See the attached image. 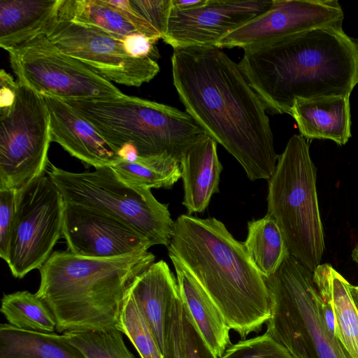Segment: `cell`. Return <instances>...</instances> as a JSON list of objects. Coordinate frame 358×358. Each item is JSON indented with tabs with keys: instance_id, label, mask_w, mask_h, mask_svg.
Instances as JSON below:
<instances>
[{
	"instance_id": "1",
	"label": "cell",
	"mask_w": 358,
	"mask_h": 358,
	"mask_svg": "<svg viewBox=\"0 0 358 358\" xmlns=\"http://www.w3.org/2000/svg\"><path fill=\"white\" fill-rule=\"evenodd\" d=\"M173 85L186 112L241 165L269 180L278 155L266 108L238 64L217 47L174 50Z\"/></svg>"
},
{
	"instance_id": "2",
	"label": "cell",
	"mask_w": 358,
	"mask_h": 358,
	"mask_svg": "<svg viewBox=\"0 0 358 358\" xmlns=\"http://www.w3.org/2000/svg\"><path fill=\"white\" fill-rule=\"evenodd\" d=\"M243 50L238 64L271 114H290L296 99L350 96L358 84V38L342 27Z\"/></svg>"
},
{
	"instance_id": "3",
	"label": "cell",
	"mask_w": 358,
	"mask_h": 358,
	"mask_svg": "<svg viewBox=\"0 0 358 358\" xmlns=\"http://www.w3.org/2000/svg\"><path fill=\"white\" fill-rule=\"evenodd\" d=\"M169 255L178 259L213 300L230 329L245 338L271 317L265 278L243 243L215 217L180 215L174 222Z\"/></svg>"
},
{
	"instance_id": "4",
	"label": "cell",
	"mask_w": 358,
	"mask_h": 358,
	"mask_svg": "<svg viewBox=\"0 0 358 358\" xmlns=\"http://www.w3.org/2000/svg\"><path fill=\"white\" fill-rule=\"evenodd\" d=\"M155 259L148 250L106 259L56 251L39 268L35 294L57 333L114 327L133 282Z\"/></svg>"
},
{
	"instance_id": "5",
	"label": "cell",
	"mask_w": 358,
	"mask_h": 358,
	"mask_svg": "<svg viewBox=\"0 0 358 358\" xmlns=\"http://www.w3.org/2000/svg\"><path fill=\"white\" fill-rule=\"evenodd\" d=\"M64 101L92 124L117 152L130 144L138 157L167 156L179 162L185 148L207 134L187 112L136 96Z\"/></svg>"
},
{
	"instance_id": "6",
	"label": "cell",
	"mask_w": 358,
	"mask_h": 358,
	"mask_svg": "<svg viewBox=\"0 0 358 358\" xmlns=\"http://www.w3.org/2000/svg\"><path fill=\"white\" fill-rule=\"evenodd\" d=\"M316 173L304 137L293 135L278 157L266 198V214L279 226L289 254L311 271L325 248Z\"/></svg>"
},
{
	"instance_id": "7",
	"label": "cell",
	"mask_w": 358,
	"mask_h": 358,
	"mask_svg": "<svg viewBox=\"0 0 358 358\" xmlns=\"http://www.w3.org/2000/svg\"><path fill=\"white\" fill-rule=\"evenodd\" d=\"M264 278L271 306L266 333L292 358H346L326 326L313 271L289 255Z\"/></svg>"
},
{
	"instance_id": "8",
	"label": "cell",
	"mask_w": 358,
	"mask_h": 358,
	"mask_svg": "<svg viewBox=\"0 0 358 358\" xmlns=\"http://www.w3.org/2000/svg\"><path fill=\"white\" fill-rule=\"evenodd\" d=\"M48 175L64 203L109 215L141 234L152 246L169 245L174 222L168 205L157 201L151 189L127 182L110 166L74 173L50 164Z\"/></svg>"
},
{
	"instance_id": "9",
	"label": "cell",
	"mask_w": 358,
	"mask_h": 358,
	"mask_svg": "<svg viewBox=\"0 0 358 358\" xmlns=\"http://www.w3.org/2000/svg\"><path fill=\"white\" fill-rule=\"evenodd\" d=\"M17 83L15 104L0 117V189H18L43 175L52 143L44 96Z\"/></svg>"
},
{
	"instance_id": "10",
	"label": "cell",
	"mask_w": 358,
	"mask_h": 358,
	"mask_svg": "<svg viewBox=\"0 0 358 358\" xmlns=\"http://www.w3.org/2000/svg\"><path fill=\"white\" fill-rule=\"evenodd\" d=\"M17 81L63 100L124 95L113 83L55 47L43 34L6 50Z\"/></svg>"
},
{
	"instance_id": "11",
	"label": "cell",
	"mask_w": 358,
	"mask_h": 358,
	"mask_svg": "<svg viewBox=\"0 0 358 358\" xmlns=\"http://www.w3.org/2000/svg\"><path fill=\"white\" fill-rule=\"evenodd\" d=\"M63 197L49 176L42 175L16 192V206L6 263L22 278L40 268L63 235Z\"/></svg>"
},
{
	"instance_id": "12",
	"label": "cell",
	"mask_w": 358,
	"mask_h": 358,
	"mask_svg": "<svg viewBox=\"0 0 358 358\" xmlns=\"http://www.w3.org/2000/svg\"><path fill=\"white\" fill-rule=\"evenodd\" d=\"M57 11L38 34L107 80L140 87L159 73V66L153 59L131 57L122 41L97 28L71 21Z\"/></svg>"
},
{
	"instance_id": "13",
	"label": "cell",
	"mask_w": 358,
	"mask_h": 358,
	"mask_svg": "<svg viewBox=\"0 0 358 358\" xmlns=\"http://www.w3.org/2000/svg\"><path fill=\"white\" fill-rule=\"evenodd\" d=\"M343 9L337 0H273L271 8L223 36L216 47H259L313 29L342 27Z\"/></svg>"
},
{
	"instance_id": "14",
	"label": "cell",
	"mask_w": 358,
	"mask_h": 358,
	"mask_svg": "<svg viewBox=\"0 0 358 358\" xmlns=\"http://www.w3.org/2000/svg\"><path fill=\"white\" fill-rule=\"evenodd\" d=\"M273 0H206L186 10L173 9L163 38L173 50L216 47L230 31L268 10Z\"/></svg>"
},
{
	"instance_id": "15",
	"label": "cell",
	"mask_w": 358,
	"mask_h": 358,
	"mask_svg": "<svg viewBox=\"0 0 358 358\" xmlns=\"http://www.w3.org/2000/svg\"><path fill=\"white\" fill-rule=\"evenodd\" d=\"M63 236L71 253L89 258H113L148 250L141 234L103 213L64 203Z\"/></svg>"
},
{
	"instance_id": "16",
	"label": "cell",
	"mask_w": 358,
	"mask_h": 358,
	"mask_svg": "<svg viewBox=\"0 0 358 358\" xmlns=\"http://www.w3.org/2000/svg\"><path fill=\"white\" fill-rule=\"evenodd\" d=\"M42 95L49 112L52 142L95 169L111 166L121 159L96 128L65 101Z\"/></svg>"
},
{
	"instance_id": "17",
	"label": "cell",
	"mask_w": 358,
	"mask_h": 358,
	"mask_svg": "<svg viewBox=\"0 0 358 358\" xmlns=\"http://www.w3.org/2000/svg\"><path fill=\"white\" fill-rule=\"evenodd\" d=\"M130 292L135 299L164 358L167 357L168 338L173 310L180 297L177 280L167 263H152L133 282Z\"/></svg>"
},
{
	"instance_id": "18",
	"label": "cell",
	"mask_w": 358,
	"mask_h": 358,
	"mask_svg": "<svg viewBox=\"0 0 358 358\" xmlns=\"http://www.w3.org/2000/svg\"><path fill=\"white\" fill-rule=\"evenodd\" d=\"M217 145L212 137L205 134L186 148L180 158L184 189L182 205L189 215L203 212L212 196L219 192L222 165Z\"/></svg>"
},
{
	"instance_id": "19",
	"label": "cell",
	"mask_w": 358,
	"mask_h": 358,
	"mask_svg": "<svg viewBox=\"0 0 358 358\" xmlns=\"http://www.w3.org/2000/svg\"><path fill=\"white\" fill-rule=\"evenodd\" d=\"M349 96L296 99L290 110L301 135L345 145L351 136Z\"/></svg>"
},
{
	"instance_id": "20",
	"label": "cell",
	"mask_w": 358,
	"mask_h": 358,
	"mask_svg": "<svg viewBox=\"0 0 358 358\" xmlns=\"http://www.w3.org/2000/svg\"><path fill=\"white\" fill-rule=\"evenodd\" d=\"M169 256L176 273L177 283L185 306L208 347L220 358L231 345V329L213 300L189 270L176 257Z\"/></svg>"
},
{
	"instance_id": "21",
	"label": "cell",
	"mask_w": 358,
	"mask_h": 358,
	"mask_svg": "<svg viewBox=\"0 0 358 358\" xmlns=\"http://www.w3.org/2000/svg\"><path fill=\"white\" fill-rule=\"evenodd\" d=\"M62 0H0V46L7 50L41 31Z\"/></svg>"
},
{
	"instance_id": "22",
	"label": "cell",
	"mask_w": 358,
	"mask_h": 358,
	"mask_svg": "<svg viewBox=\"0 0 358 358\" xmlns=\"http://www.w3.org/2000/svg\"><path fill=\"white\" fill-rule=\"evenodd\" d=\"M0 358H86L64 334L0 325Z\"/></svg>"
},
{
	"instance_id": "23",
	"label": "cell",
	"mask_w": 358,
	"mask_h": 358,
	"mask_svg": "<svg viewBox=\"0 0 358 358\" xmlns=\"http://www.w3.org/2000/svg\"><path fill=\"white\" fill-rule=\"evenodd\" d=\"M243 244L250 260L264 278L273 275L290 255L279 226L267 214L248 222V235Z\"/></svg>"
},
{
	"instance_id": "24",
	"label": "cell",
	"mask_w": 358,
	"mask_h": 358,
	"mask_svg": "<svg viewBox=\"0 0 358 358\" xmlns=\"http://www.w3.org/2000/svg\"><path fill=\"white\" fill-rule=\"evenodd\" d=\"M57 12L71 21L97 28L120 41L139 33L106 0H62Z\"/></svg>"
},
{
	"instance_id": "25",
	"label": "cell",
	"mask_w": 358,
	"mask_h": 358,
	"mask_svg": "<svg viewBox=\"0 0 358 358\" xmlns=\"http://www.w3.org/2000/svg\"><path fill=\"white\" fill-rule=\"evenodd\" d=\"M336 319V336L346 358H358V311L350 296L348 282L326 264Z\"/></svg>"
},
{
	"instance_id": "26",
	"label": "cell",
	"mask_w": 358,
	"mask_h": 358,
	"mask_svg": "<svg viewBox=\"0 0 358 358\" xmlns=\"http://www.w3.org/2000/svg\"><path fill=\"white\" fill-rule=\"evenodd\" d=\"M110 166L127 182L150 189L171 188L181 178L179 162L167 156L120 159Z\"/></svg>"
},
{
	"instance_id": "27",
	"label": "cell",
	"mask_w": 358,
	"mask_h": 358,
	"mask_svg": "<svg viewBox=\"0 0 358 358\" xmlns=\"http://www.w3.org/2000/svg\"><path fill=\"white\" fill-rule=\"evenodd\" d=\"M8 324L24 330L55 332L56 322L50 310L28 291L3 295L0 309Z\"/></svg>"
},
{
	"instance_id": "28",
	"label": "cell",
	"mask_w": 358,
	"mask_h": 358,
	"mask_svg": "<svg viewBox=\"0 0 358 358\" xmlns=\"http://www.w3.org/2000/svg\"><path fill=\"white\" fill-rule=\"evenodd\" d=\"M63 334L86 358H135L115 327Z\"/></svg>"
},
{
	"instance_id": "29",
	"label": "cell",
	"mask_w": 358,
	"mask_h": 358,
	"mask_svg": "<svg viewBox=\"0 0 358 358\" xmlns=\"http://www.w3.org/2000/svg\"><path fill=\"white\" fill-rule=\"evenodd\" d=\"M115 327L127 336L141 358H164L129 290Z\"/></svg>"
},
{
	"instance_id": "30",
	"label": "cell",
	"mask_w": 358,
	"mask_h": 358,
	"mask_svg": "<svg viewBox=\"0 0 358 358\" xmlns=\"http://www.w3.org/2000/svg\"><path fill=\"white\" fill-rule=\"evenodd\" d=\"M220 358H292L288 351L267 333L231 344Z\"/></svg>"
},
{
	"instance_id": "31",
	"label": "cell",
	"mask_w": 358,
	"mask_h": 358,
	"mask_svg": "<svg viewBox=\"0 0 358 358\" xmlns=\"http://www.w3.org/2000/svg\"><path fill=\"white\" fill-rule=\"evenodd\" d=\"M144 20L159 34L165 36L171 10V0H130Z\"/></svg>"
},
{
	"instance_id": "32",
	"label": "cell",
	"mask_w": 358,
	"mask_h": 358,
	"mask_svg": "<svg viewBox=\"0 0 358 358\" xmlns=\"http://www.w3.org/2000/svg\"><path fill=\"white\" fill-rule=\"evenodd\" d=\"M182 329L185 358H218L202 337L183 302Z\"/></svg>"
},
{
	"instance_id": "33",
	"label": "cell",
	"mask_w": 358,
	"mask_h": 358,
	"mask_svg": "<svg viewBox=\"0 0 358 358\" xmlns=\"http://www.w3.org/2000/svg\"><path fill=\"white\" fill-rule=\"evenodd\" d=\"M17 189H0V257L6 262L13 229Z\"/></svg>"
},
{
	"instance_id": "34",
	"label": "cell",
	"mask_w": 358,
	"mask_h": 358,
	"mask_svg": "<svg viewBox=\"0 0 358 358\" xmlns=\"http://www.w3.org/2000/svg\"><path fill=\"white\" fill-rule=\"evenodd\" d=\"M110 6L118 10L138 32L157 42L162 39L159 34L144 20L134 8L130 0H106Z\"/></svg>"
},
{
	"instance_id": "35",
	"label": "cell",
	"mask_w": 358,
	"mask_h": 358,
	"mask_svg": "<svg viewBox=\"0 0 358 358\" xmlns=\"http://www.w3.org/2000/svg\"><path fill=\"white\" fill-rule=\"evenodd\" d=\"M182 301L180 296L176 301L173 310L166 358H185L182 329Z\"/></svg>"
},
{
	"instance_id": "36",
	"label": "cell",
	"mask_w": 358,
	"mask_h": 358,
	"mask_svg": "<svg viewBox=\"0 0 358 358\" xmlns=\"http://www.w3.org/2000/svg\"><path fill=\"white\" fill-rule=\"evenodd\" d=\"M122 43L125 52L131 57L153 59L159 56L157 49L155 45L156 42L141 33H135L125 36L122 40Z\"/></svg>"
},
{
	"instance_id": "37",
	"label": "cell",
	"mask_w": 358,
	"mask_h": 358,
	"mask_svg": "<svg viewBox=\"0 0 358 358\" xmlns=\"http://www.w3.org/2000/svg\"><path fill=\"white\" fill-rule=\"evenodd\" d=\"M19 84L4 69L0 71V117L13 108L17 98Z\"/></svg>"
},
{
	"instance_id": "38",
	"label": "cell",
	"mask_w": 358,
	"mask_h": 358,
	"mask_svg": "<svg viewBox=\"0 0 358 358\" xmlns=\"http://www.w3.org/2000/svg\"><path fill=\"white\" fill-rule=\"evenodd\" d=\"M206 0H171L172 8L178 10H191L202 6Z\"/></svg>"
},
{
	"instance_id": "39",
	"label": "cell",
	"mask_w": 358,
	"mask_h": 358,
	"mask_svg": "<svg viewBox=\"0 0 358 358\" xmlns=\"http://www.w3.org/2000/svg\"><path fill=\"white\" fill-rule=\"evenodd\" d=\"M348 288L352 301L358 311V286L352 285L348 283Z\"/></svg>"
},
{
	"instance_id": "40",
	"label": "cell",
	"mask_w": 358,
	"mask_h": 358,
	"mask_svg": "<svg viewBox=\"0 0 358 358\" xmlns=\"http://www.w3.org/2000/svg\"><path fill=\"white\" fill-rule=\"evenodd\" d=\"M352 258L358 264V243L352 250Z\"/></svg>"
}]
</instances>
